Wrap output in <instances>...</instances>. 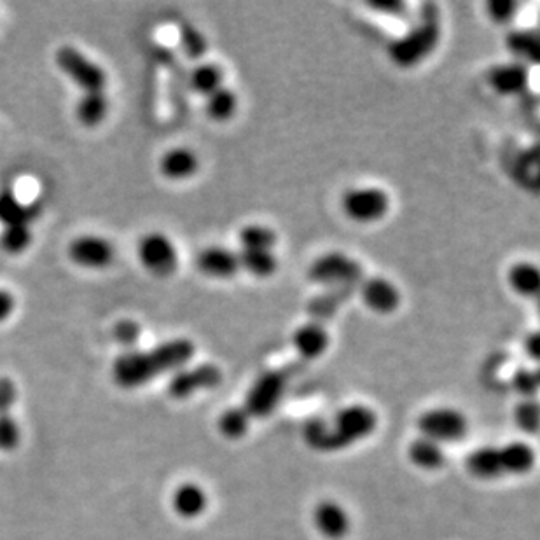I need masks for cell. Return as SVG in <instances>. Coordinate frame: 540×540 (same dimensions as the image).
I'll list each match as a JSON object with an SVG mask.
<instances>
[{
  "instance_id": "42",
  "label": "cell",
  "mask_w": 540,
  "mask_h": 540,
  "mask_svg": "<svg viewBox=\"0 0 540 540\" xmlns=\"http://www.w3.org/2000/svg\"><path fill=\"white\" fill-rule=\"evenodd\" d=\"M523 350L530 359L539 360L540 355V336L539 333L528 334L523 341Z\"/></svg>"
},
{
  "instance_id": "32",
  "label": "cell",
  "mask_w": 540,
  "mask_h": 540,
  "mask_svg": "<svg viewBox=\"0 0 540 540\" xmlns=\"http://www.w3.org/2000/svg\"><path fill=\"white\" fill-rule=\"evenodd\" d=\"M250 418L249 413L238 406V408H229L222 413L219 422H217V427L221 430V434L228 439H242L250 429Z\"/></svg>"
},
{
  "instance_id": "17",
  "label": "cell",
  "mask_w": 540,
  "mask_h": 540,
  "mask_svg": "<svg viewBox=\"0 0 540 540\" xmlns=\"http://www.w3.org/2000/svg\"><path fill=\"white\" fill-rule=\"evenodd\" d=\"M200 170V158L189 147H172L161 156L160 172L168 180L191 179Z\"/></svg>"
},
{
  "instance_id": "14",
  "label": "cell",
  "mask_w": 540,
  "mask_h": 540,
  "mask_svg": "<svg viewBox=\"0 0 540 540\" xmlns=\"http://www.w3.org/2000/svg\"><path fill=\"white\" fill-rule=\"evenodd\" d=\"M313 525L322 537L329 540H341L347 537L352 527V520L345 507L334 500H322L313 509Z\"/></svg>"
},
{
  "instance_id": "18",
  "label": "cell",
  "mask_w": 540,
  "mask_h": 540,
  "mask_svg": "<svg viewBox=\"0 0 540 540\" xmlns=\"http://www.w3.org/2000/svg\"><path fill=\"white\" fill-rule=\"evenodd\" d=\"M41 214V203H23L13 189L0 191V222L9 224H30L37 215Z\"/></svg>"
},
{
  "instance_id": "28",
  "label": "cell",
  "mask_w": 540,
  "mask_h": 540,
  "mask_svg": "<svg viewBox=\"0 0 540 540\" xmlns=\"http://www.w3.org/2000/svg\"><path fill=\"white\" fill-rule=\"evenodd\" d=\"M109 112V98L105 91L83 93L76 105V116L84 126H97Z\"/></svg>"
},
{
  "instance_id": "27",
  "label": "cell",
  "mask_w": 540,
  "mask_h": 540,
  "mask_svg": "<svg viewBox=\"0 0 540 540\" xmlns=\"http://www.w3.org/2000/svg\"><path fill=\"white\" fill-rule=\"evenodd\" d=\"M506 48L516 62H539V35L534 30H511L506 35Z\"/></svg>"
},
{
  "instance_id": "9",
  "label": "cell",
  "mask_w": 540,
  "mask_h": 540,
  "mask_svg": "<svg viewBox=\"0 0 540 540\" xmlns=\"http://www.w3.org/2000/svg\"><path fill=\"white\" fill-rule=\"evenodd\" d=\"M139 259L144 268L156 277H170L179 268V252L175 243L160 231L142 236Z\"/></svg>"
},
{
  "instance_id": "12",
  "label": "cell",
  "mask_w": 540,
  "mask_h": 540,
  "mask_svg": "<svg viewBox=\"0 0 540 540\" xmlns=\"http://www.w3.org/2000/svg\"><path fill=\"white\" fill-rule=\"evenodd\" d=\"M362 303L378 315H390L397 312L401 305V291L397 285L385 277H364L357 285Z\"/></svg>"
},
{
  "instance_id": "15",
  "label": "cell",
  "mask_w": 540,
  "mask_h": 540,
  "mask_svg": "<svg viewBox=\"0 0 540 540\" xmlns=\"http://www.w3.org/2000/svg\"><path fill=\"white\" fill-rule=\"evenodd\" d=\"M530 72L523 62H507L495 65L488 72V83L493 90L504 97H514L520 95L528 88Z\"/></svg>"
},
{
  "instance_id": "7",
  "label": "cell",
  "mask_w": 540,
  "mask_h": 540,
  "mask_svg": "<svg viewBox=\"0 0 540 540\" xmlns=\"http://www.w3.org/2000/svg\"><path fill=\"white\" fill-rule=\"evenodd\" d=\"M341 210L350 221L360 224L381 221L390 210V196L381 187H352L341 196Z\"/></svg>"
},
{
  "instance_id": "25",
  "label": "cell",
  "mask_w": 540,
  "mask_h": 540,
  "mask_svg": "<svg viewBox=\"0 0 540 540\" xmlns=\"http://www.w3.org/2000/svg\"><path fill=\"white\" fill-rule=\"evenodd\" d=\"M224 86V70L221 65L214 62H201L194 65L189 74V88L201 97H208L210 93Z\"/></svg>"
},
{
  "instance_id": "30",
  "label": "cell",
  "mask_w": 540,
  "mask_h": 540,
  "mask_svg": "<svg viewBox=\"0 0 540 540\" xmlns=\"http://www.w3.org/2000/svg\"><path fill=\"white\" fill-rule=\"evenodd\" d=\"M277 242V233L263 224H247L238 231L240 250H273Z\"/></svg>"
},
{
  "instance_id": "11",
  "label": "cell",
  "mask_w": 540,
  "mask_h": 540,
  "mask_svg": "<svg viewBox=\"0 0 540 540\" xmlns=\"http://www.w3.org/2000/svg\"><path fill=\"white\" fill-rule=\"evenodd\" d=\"M69 257L77 266L88 270H104L114 261L116 249L104 236H77L69 245Z\"/></svg>"
},
{
  "instance_id": "20",
  "label": "cell",
  "mask_w": 540,
  "mask_h": 540,
  "mask_svg": "<svg viewBox=\"0 0 540 540\" xmlns=\"http://www.w3.org/2000/svg\"><path fill=\"white\" fill-rule=\"evenodd\" d=\"M355 291L357 289H326L322 294H317L308 301V306H306L308 315L315 322L324 324L326 320L333 319L340 310V306L347 303Z\"/></svg>"
},
{
  "instance_id": "13",
  "label": "cell",
  "mask_w": 540,
  "mask_h": 540,
  "mask_svg": "<svg viewBox=\"0 0 540 540\" xmlns=\"http://www.w3.org/2000/svg\"><path fill=\"white\" fill-rule=\"evenodd\" d=\"M196 268L203 275L219 280L235 277L238 271H242L238 252L222 245H212L200 250L196 256Z\"/></svg>"
},
{
  "instance_id": "41",
  "label": "cell",
  "mask_w": 540,
  "mask_h": 540,
  "mask_svg": "<svg viewBox=\"0 0 540 540\" xmlns=\"http://www.w3.org/2000/svg\"><path fill=\"white\" fill-rule=\"evenodd\" d=\"M16 308V299L9 291L0 289V322L9 319Z\"/></svg>"
},
{
  "instance_id": "38",
  "label": "cell",
  "mask_w": 540,
  "mask_h": 540,
  "mask_svg": "<svg viewBox=\"0 0 540 540\" xmlns=\"http://www.w3.org/2000/svg\"><path fill=\"white\" fill-rule=\"evenodd\" d=\"M20 439V427L13 416L0 415V451H13Z\"/></svg>"
},
{
  "instance_id": "6",
  "label": "cell",
  "mask_w": 540,
  "mask_h": 540,
  "mask_svg": "<svg viewBox=\"0 0 540 540\" xmlns=\"http://www.w3.org/2000/svg\"><path fill=\"white\" fill-rule=\"evenodd\" d=\"M289 376L280 369H268L257 376L249 392L245 395L242 408L249 413L250 418H266L278 408L284 399L285 388Z\"/></svg>"
},
{
  "instance_id": "4",
  "label": "cell",
  "mask_w": 540,
  "mask_h": 540,
  "mask_svg": "<svg viewBox=\"0 0 540 540\" xmlns=\"http://www.w3.org/2000/svg\"><path fill=\"white\" fill-rule=\"evenodd\" d=\"M306 275L312 284L324 289H357L364 278V268L354 257L333 250L313 259Z\"/></svg>"
},
{
  "instance_id": "19",
  "label": "cell",
  "mask_w": 540,
  "mask_h": 540,
  "mask_svg": "<svg viewBox=\"0 0 540 540\" xmlns=\"http://www.w3.org/2000/svg\"><path fill=\"white\" fill-rule=\"evenodd\" d=\"M207 506V493L196 483H184L172 495V507H174L175 513L186 520L198 518L200 514L207 511Z\"/></svg>"
},
{
  "instance_id": "22",
  "label": "cell",
  "mask_w": 540,
  "mask_h": 540,
  "mask_svg": "<svg viewBox=\"0 0 540 540\" xmlns=\"http://www.w3.org/2000/svg\"><path fill=\"white\" fill-rule=\"evenodd\" d=\"M408 457L411 464L420 467L423 471H437L446 462V453L441 448V444L423 436L409 443Z\"/></svg>"
},
{
  "instance_id": "39",
  "label": "cell",
  "mask_w": 540,
  "mask_h": 540,
  "mask_svg": "<svg viewBox=\"0 0 540 540\" xmlns=\"http://www.w3.org/2000/svg\"><path fill=\"white\" fill-rule=\"evenodd\" d=\"M367 6L378 11L381 14H387V16H406L408 13V4L401 2V0H371L367 2Z\"/></svg>"
},
{
  "instance_id": "5",
  "label": "cell",
  "mask_w": 540,
  "mask_h": 540,
  "mask_svg": "<svg viewBox=\"0 0 540 540\" xmlns=\"http://www.w3.org/2000/svg\"><path fill=\"white\" fill-rule=\"evenodd\" d=\"M56 65L83 93L105 91L107 74L97 62L90 60L74 46H62L55 55Z\"/></svg>"
},
{
  "instance_id": "33",
  "label": "cell",
  "mask_w": 540,
  "mask_h": 540,
  "mask_svg": "<svg viewBox=\"0 0 540 540\" xmlns=\"http://www.w3.org/2000/svg\"><path fill=\"white\" fill-rule=\"evenodd\" d=\"M180 46L184 49L187 58L198 60L201 56L207 55V39L203 37L200 30L191 23H182L179 27Z\"/></svg>"
},
{
  "instance_id": "35",
  "label": "cell",
  "mask_w": 540,
  "mask_h": 540,
  "mask_svg": "<svg viewBox=\"0 0 540 540\" xmlns=\"http://www.w3.org/2000/svg\"><path fill=\"white\" fill-rule=\"evenodd\" d=\"M520 9V2L516 0H490L486 4V13L490 16V20L506 25L509 21H513Z\"/></svg>"
},
{
  "instance_id": "23",
  "label": "cell",
  "mask_w": 540,
  "mask_h": 540,
  "mask_svg": "<svg viewBox=\"0 0 540 540\" xmlns=\"http://www.w3.org/2000/svg\"><path fill=\"white\" fill-rule=\"evenodd\" d=\"M465 467L479 479H497L504 474L500 465L499 448L481 446L465 458Z\"/></svg>"
},
{
  "instance_id": "29",
  "label": "cell",
  "mask_w": 540,
  "mask_h": 540,
  "mask_svg": "<svg viewBox=\"0 0 540 540\" xmlns=\"http://www.w3.org/2000/svg\"><path fill=\"white\" fill-rule=\"evenodd\" d=\"M238 109V95L228 86H221L219 90L205 97V112L214 121H228L235 116Z\"/></svg>"
},
{
  "instance_id": "37",
  "label": "cell",
  "mask_w": 540,
  "mask_h": 540,
  "mask_svg": "<svg viewBox=\"0 0 540 540\" xmlns=\"http://www.w3.org/2000/svg\"><path fill=\"white\" fill-rule=\"evenodd\" d=\"M513 387L525 399H535L537 390H539V374L532 369H527V367H521L514 373Z\"/></svg>"
},
{
  "instance_id": "8",
  "label": "cell",
  "mask_w": 540,
  "mask_h": 540,
  "mask_svg": "<svg viewBox=\"0 0 540 540\" xmlns=\"http://www.w3.org/2000/svg\"><path fill=\"white\" fill-rule=\"evenodd\" d=\"M416 425L423 437L439 444L462 441L469 430L464 413L455 408L429 409L420 415Z\"/></svg>"
},
{
  "instance_id": "31",
  "label": "cell",
  "mask_w": 540,
  "mask_h": 540,
  "mask_svg": "<svg viewBox=\"0 0 540 540\" xmlns=\"http://www.w3.org/2000/svg\"><path fill=\"white\" fill-rule=\"evenodd\" d=\"M32 243V229L30 224H9L0 231V249L6 254H21L30 247Z\"/></svg>"
},
{
  "instance_id": "16",
  "label": "cell",
  "mask_w": 540,
  "mask_h": 540,
  "mask_svg": "<svg viewBox=\"0 0 540 540\" xmlns=\"http://www.w3.org/2000/svg\"><path fill=\"white\" fill-rule=\"evenodd\" d=\"M292 345L296 348L299 357L306 360L320 359L331 345V336L327 333L324 324L310 320L294 331Z\"/></svg>"
},
{
  "instance_id": "24",
  "label": "cell",
  "mask_w": 540,
  "mask_h": 540,
  "mask_svg": "<svg viewBox=\"0 0 540 540\" xmlns=\"http://www.w3.org/2000/svg\"><path fill=\"white\" fill-rule=\"evenodd\" d=\"M507 284L521 298H535L540 289V271L534 263L521 261L507 271Z\"/></svg>"
},
{
  "instance_id": "10",
  "label": "cell",
  "mask_w": 540,
  "mask_h": 540,
  "mask_svg": "<svg viewBox=\"0 0 540 540\" xmlns=\"http://www.w3.org/2000/svg\"><path fill=\"white\" fill-rule=\"evenodd\" d=\"M222 383V371L212 362H203L198 366L182 367L175 371L168 381V395L174 399H187L200 390H210L219 387Z\"/></svg>"
},
{
  "instance_id": "26",
  "label": "cell",
  "mask_w": 540,
  "mask_h": 540,
  "mask_svg": "<svg viewBox=\"0 0 540 540\" xmlns=\"http://www.w3.org/2000/svg\"><path fill=\"white\" fill-rule=\"evenodd\" d=\"M240 270L257 278H270L277 273L278 257L273 250H240Z\"/></svg>"
},
{
  "instance_id": "3",
  "label": "cell",
  "mask_w": 540,
  "mask_h": 540,
  "mask_svg": "<svg viewBox=\"0 0 540 540\" xmlns=\"http://www.w3.org/2000/svg\"><path fill=\"white\" fill-rule=\"evenodd\" d=\"M441 41V27L437 20L423 18L406 34L388 44V58L399 69H411L427 60Z\"/></svg>"
},
{
  "instance_id": "40",
  "label": "cell",
  "mask_w": 540,
  "mask_h": 540,
  "mask_svg": "<svg viewBox=\"0 0 540 540\" xmlns=\"http://www.w3.org/2000/svg\"><path fill=\"white\" fill-rule=\"evenodd\" d=\"M18 397V390L11 378H0V415H9Z\"/></svg>"
},
{
  "instance_id": "21",
  "label": "cell",
  "mask_w": 540,
  "mask_h": 540,
  "mask_svg": "<svg viewBox=\"0 0 540 540\" xmlns=\"http://www.w3.org/2000/svg\"><path fill=\"white\" fill-rule=\"evenodd\" d=\"M500 465L504 474H527L535 465V451L530 444L514 441L499 448Z\"/></svg>"
},
{
  "instance_id": "2",
  "label": "cell",
  "mask_w": 540,
  "mask_h": 540,
  "mask_svg": "<svg viewBox=\"0 0 540 540\" xmlns=\"http://www.w3.org/2000/svg\"><path fill=\"white\" fill-rule=\"evenodd\" d=\"M378 427V415L364 404L340 409L331 420L312 418L303 427L305 443L317 451L347 450L364 441Z\"/></svg>"
},
{
  "instance_id": "36",
  "label": "cell",
  "mask_w": 540,
  "mask_h": 540,
  "mask_svg": "<svg viewBox=\"0 0 540 540\" xmlns=\"http://www.w3.org/2000/svg\"><path fill=\"white\" fill-rule=\"evenodd\" d=\"M114 340L118 341L119 345L126 348H132L137 345L142 336V327L137 320L123 319L119 320L118 324L112 329Z\"/></svg>"
},
{
  "instance_id": "34",
  "label": "cell",
  "mask_w": 540,
  "mask_h": 540,
  "mask_svg": "<svg viewBox=\"0 0 540 540\" xmlns=\"http://www.w3.org/2000/svg\"><path fill=\"white\" fill-rule=\"evenodd\" d=\"M514 418L523 432L535 436L539 430L540 408L535 399H523L514 409Z\"/></svg>"
},
{
  "instance_id": "1",
  "label": "cell",
  "mask_w": 540,
  "mask_h": 540,
  "mask_svg": "<svg viewBox=\"0 0 540 540\" xmlns=\"http://www.w3.org/2000/svg\"><path fill=\"white\" fill-rule=\"evenodd\" d=\"M194 354L196 347L187 338L165 341L151 350H128L114 360L112 378L121 388L142 387L161 374L179 371Z\"/></svg>"
}]
</instances>
